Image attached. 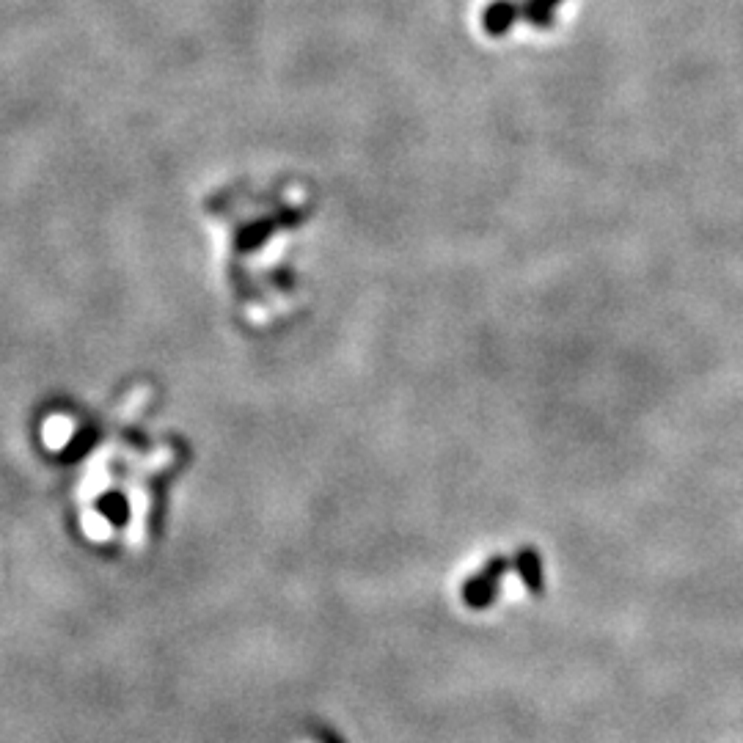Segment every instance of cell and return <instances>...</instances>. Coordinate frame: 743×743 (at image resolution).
<instances>
[{"label": "cell", "instance_id": "8992f818", "mask_svg": "<svg viewBox=\"0 0 743 743\" xmlns=\"http://www.w3.org/2000/svg\"><path fill=\"white\" fill-rule=\"evenodd\" d=\"M515 565H518V573H521L526 587L532 589V592H543V565H540V556H534L532 551H523Z\"/></svg>", "mask_w": 743, "mask_h": 743}, {"label": "cell", "instance_id": "7a4b0ae2", "mask_svg": "<svg viewBox=\"0 0 743 743\" xmlns=\"http://www.w3.org/2000/svg\"><path fill=\"white\" fill-rule=\"evenodd\" d=\"M504 573H507V562L504 559H493L482 573L468 578V584L463 587V600H466L471 609H485V606H490V600L496 595Z\"/></svg>", "mask_w": 743, "mask_h": 743}, {"label": "cell", "instance_id": "277c9868", "mask_svg": "<svg viewBox=\"0 0 743 743\" xmlns=\"http://www.w3.org/2000/svg\"><path fill=\"white\" fill-rule=\"evenodd\" d=\"M80 529L86 534V540L94 545H105L111 543L113 537H116V526L108 515H102L94 507H86V510L80 512Z\"/></svg>", "mask_w": 743, "mask_h": 743}, {"label": "cell", "instance_id": "5b68a950", "mask_svg": "<svg viewBox=\"0 0 743 743\" xmlns=\"http://www.w3.org/2000/svg\"><path fill=\"white\" fill-rule=\"evenodd\" d=\"M75 435V422L64 416V413H56V416H47L45 424H42V441L50 452H58L72 441Z\"/></svg>", "mask_w": 743, "mask_h": 743}, {"label": "cell", "instance_id": "3957f363", "mask_svg": "<svg viewBox=\"0 0 743 743\" xmlns=\"http://www.w3.org/2000/svg\"><path fill=\"white\" fill-rule=\"evenodd\" d=\"M108 485H111V468H108V457L102 455V457H97V460L89 466V471H86V477H83V482H80L78 499L83 501V504H91L97 496L105 493Z\"/></svg>", "mask_w": 743, "mask_h": 743}, {"label": "cell", "instance_id": "6da1fadb", "mask_svg": "<svg viewBox=\"0 0 743 743\" xmlns=\"http://www.w3.org/2000/svg\"><path fill=\"white\" fill-rule=\"evenodd\" d=\"M229 210L237 309L245 320L265 328L298 306V276L284 262L292 234L309 221L311 201L295 182L237 193Z\"/></svg>", "mask_w": 743, "mask_h": 743}]
</instances>
